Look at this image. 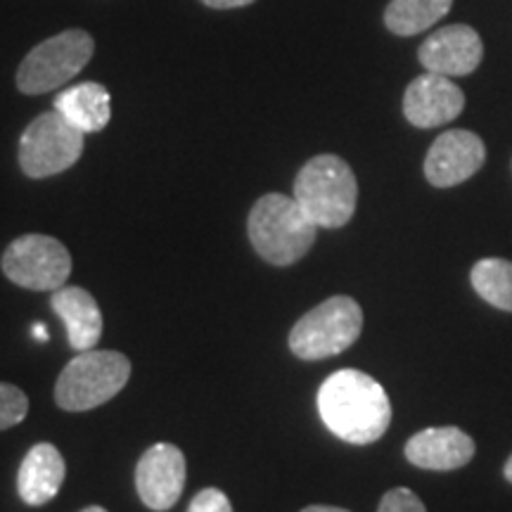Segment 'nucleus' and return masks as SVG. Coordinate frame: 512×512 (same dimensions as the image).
I'll return each instance as SVG.
<instances>
[{
  "mask_svg": "<svg viewBox=\"0 0 512 512\" xmlns=\"http://www.w3.org/2000/svg\"><path fill=\"white\" fill-rule=\"evenodd\" d=\"M325 427L347 444H373L389 430L392 401L384 387L361 370H337L318 389Z\"/></svg>",
  "mask_w": 512,
  "mask_h": 512,
  "instance_id": "1",
  "label": "nucleus"
},
{
  "mask_svg": "<svg viewBox=\"0 0 512 512\" xmlns=\"http://www.w3.org/2000/svg\"><path fill=\"white\" fill-rule=\"evenodd\" d=\"M247 235L261 259L285 268L311 252L318 226L304 214L294 197L268 192L249 211Z\"/></svg>",
  "mask_w": 512,
  "mask_h": 512,
  "instance_id": "2",
  "label": "nucleus"
},
{
  "mask_svg": "<svg viewBox=\"0 0 512 512\" xmlns=\"http://www.w3.org/2000/svg\"><path fill=\"white\" fill-rule=\"evenodd\" d=\"M292 197L318 228H342L356 211L358 183L342 157L318 155L299 169Z\"/></svg>",
  "mask_w": 512,
  "mask_h": 512,
  "instance_id": "3",
  "label": "nucleus"
},
{
  "mask_svg": "<svg viewBox=\"0 0 512 512\" xmlns=\"http://www.w3.org/2000/svg\"><path fill=\"white\" fill-rule=\"evenodd\" d=\"M131 377V361L119 351H81L57 377L55 403L62 411H91L114 399Z\"/></svg>",
  "mask_w": 512,
  "mask_h": 512,
  "instance_id": "4",
  "label": "nucleus"
},
{
  "mask_svg": "<svg viewBox=\"0 0 512 512\" xmlns=\"http://www.w3.org/2000/svg\"><path fill=\"white\" fill-rule=\"evenodd\" d=\"M361 330V306L356 299L337 294L297 320L290 332V349L302 361H323L354 347Z\"/></svg>",
  "mask_w": 512,
  "mask_h": 512,
  "instance_id": "5",
  "label": "nucleus"
},
{
  "mask_svg": "<svg viewBox=\"0 0 512 512\" xmlns=\"http://www.w3.org/2000/svg\"><path fill=\"white\" fill-rule=\"evenodd\" d=\"M95 41L88 31L67 29L31 48L17 69V88L24 95L57 91L93 60Z\"/></svg>",
  "mask_w": 512,
  "mask_h": 512,
  "instance_id": "6",
  "label": "nucleus"
},
{
  "mask_svg": "<svg viewBox=\"0 0 512 512\" xmlns=\"http://www.w3.org/2000/svg\"><path fill=\"white\" fill-rule=\"evenodd\" d=\"M86 133L57 110L43 112L19 138V169L29 178H50L72 169L83 155Z\"/></svg>",
  "mask_w": 512,
  "mask_h": 512,
  "instance_id": "7",
  "label": "nucleus"
},
{
  "mask_svg": "<svg viewBox=\"0 0 512 512\" xmlns=\"http://www.w3.org/2000/svg\"><path fill=\"white\" fill-rule=\"evenodd\" d=\"M0 266H3L5 278L24 290L55 292L67 285L72 275V256L60 240L29 233L10 242Z\"/></svg>",
  "mask_w": 512,
  "mask_h": 512,
  "instance_id": "8",
  "label": "nucleus"
},
{
  "mask_svg": "<svg viewBox=\"0 0 512 512\" xmlns=\"http://www.w3.org/2000/svg\"><path fill=\"white\" fill-rule=\"evenodd\" d=\"M484 162V140L472 131L453 128L432 143L425 157V178L434 188H453L475 176Z\"/></svg>",
  "mask_w": 512,
  "mask_h": 512,
  "instance_id": "9",
  "label": "nucleus"
},
{
  "mask_svg": "<svg viewBox=\"0 0 512 512\" xmlns=\"http://www.w3.org/2000/svg\"><path fill=\"white\" fill-rule=\"evenodd\" d=\"M140 501L155 512L171 510L185 489V456L174 444H155L143 453L136 467Z\"/></svg>",
  "mask_w": 512,
  "mask_h": 512,
  "instance_id": "10",
  "label": "nucleus"
},
{
  "mask_svg": "<svg viewBox=\"0 0 512 512\" xmlns=\"http://www.w3.org/2000/svg\"><path fill=\"white\" fill-rule=\"evenodd\" d=\"M484 57V43L467 24H451L425 38L418 50V60L427 72L439 76H467L479 67Z\"/></svg>",
  "mask_w": 512,
  "mask_h": 512,
  "instance_id": "11",
  "label": "nucleus"
},
{
  "mask_svg": "<svg viewBox=\"0 0 512 512\" xmlns=\"http://www.w3.org/2000/svg\"><path fill=\"white\" fill-rule=\"evenodd\" d=\"M465 93L448 76L422 74L403 93V114L418 128H437L460 117Z\"/></svg>",
  "mask_w": 512,
  "mask_h": 512,
  "instance_id": "12",
  "label": "nucleus"
},
{
  "mask_svg": "<svg viewBox=\"0 0 512 512\" xmlns=\"http://www.w3.org/2000/svg\"><path fill=\"white\" fill-rule=\"evenodd\" d=\"M475 456V441L458 427H427L408 439L406 458L420 470L451 472Z\"/></svg>",
  "mask_w": 512,
  "mask_h": 512,
  "instance_id": "13",
  "label": "nucleus"
},
{
  "mask_svg": "<svg viewBox=\"0 0 512 512\" xmlns=\"http://www.w3.org/2000/svg\"><path fill=\"white\" fill-rule=\"evenodd\" d=\"M50 306L67 328V339L76 351H91L102 337V313L95 297L76 285L53 292Z\"/></svg>",
  "mask_w": 512,
  "mask_h": 512,
  "instance_id": "14",
  "label": "nucleus"
},
{
  "mask_svg": "<svg viewBox=\"0 0 512 512\" xmlns=\"http://www.w3.org/2000/svg\"><path fill=\"white\" fill-rule=\"evenodd\" d=\"M64 475L62 453L53 444H36L17 472V491L27 505H46L60 494Z\"/></svg>",
  "mask_w": 512,
  "mask_h": 512,
  "instance_id": "15",
  "label": "nucleus"
},
{
  "mask_svg": "<svg viewBox=\"0 0 512 512\" xmlns=\"http://www.w3.org/2000/svg\"><path fill=\"white\" fill-rule=\"evenodd\" d=\"M112 95L102 83L86 81L67 88L55 98V107L83 133H100L112 119Z\"/></svg>",
  "mask_w": 512,
  "mask_h": 512,
  "instance_id": "16",
  "label": "nucleus"
},
{
  "mask_svg": "<svg viewBox=\"0 0 512 512\" xmlns=\"http://www.w3.org/2000/svg\"><path fill=\"white\" fill-rule=\"evenodd\" d=\"M451 8L453 0H389L384 27L394 36H415L434 27Z\"/></svg>",
  "mask_w": 512,
  "mask_h": 512,
  "instance_id": "17",
  "label": "nucleus"
},
{
  "mask_svg": "<svg viewBox=\"0 0 512 512\" xmlns=\"http://www.w3.org/2000/svg\"><path fill=\"white\" fill-rule=\"evenodd\" d=\"M470 283L486 304L512 313V261L494 256L477 261L470 271Z\"/></svg>",
  "mask_w": 512,
  "mask_h": 512,
  "instance_id": "18",
  "label": "nucleus"
},
{
  "mask_svg": "<svg viewBox=\"0 0 512 512\" xmlns=\"http://www.w3.org/2000/svg\"><path fill=\"white\" fill-rule=\"evenodd\" d=\"M29 399L15 384L0 382V432L10 430L27 418Z\"/></svg>",
  "mask_w": 512,
  "mask_h": 512,
  "instance_id": "19",
  "label": "nucleus"
},
{
  "mask_svg": "<svg viewBox=\"0 0 512 512\" xmlns=\"http://www.w3.org/2000/svg\"><path fill=\"white\" fill-rule=\"evenodd\" d=\"M377 512H427L425 503L413 494L411 489H392L382 496Z\"/></svg>",
  "mask_w": 512,
  "mask_h": 512,
  "instance_id": "20",
  "label": "nucleus"
},
{
  "mask_svg": "<svg viewBox=\"0 0 512 512\" xmlns=\"http://www.w3.org/2000/svg\"><path fill=\"white\" fill-rule=\"evenodd\" d=\"M188 512H233V505L221 489H202L190 501Z\"/></svg>",
  "mask_w": 512,
  "mask_h": 512,
  "instance_id": "21",
  "label": "nucleus"
},
{
  "mask_svg": "<svg viewBox=\"0 0 512 512\" xmlns=\"http://www.w3.org/2000/svg\"><path fill=\"white\" fill-rule=\"evenodd\" d=\"M202 5H207L211 10H235V8H247L254 0H200Z\"/></svg>",
  "mask_w": 512,
  "mask_h": 512,
  "instance_id": "22",
  "label": "nucleus"
},
{
  "mask_svg": "<svg viewBox=\"0 0 512 512\" xmlns=\"http://www.w3.org/2000/svg\"><path fill=\"white\" fill-rule=\"evenodd\" d=\"M302 512H351V510L337 508V505H309V508H304Z\"/></svg>",
  "mask_w": 512,
  "mask_h": 512,
  "instance_id": "23",
  "label": "nucleus"
},
{
  "mask_svg": "<svg viewBox=\"0 0 512 512\" xmlns=\"http://www.w3.org/2000/svg\"><path fill=\"white\" fill-rule=\"evenodd\" d=\"M31 332H34V337L38 339V342H48L50 339V332L46 330V325L43 323H36L34 328H31Z\"/></svg>",
  "mask_w": 512,
  "mask_h": 512,
  "instance_id": "24",
  "label": "nucleus"
},
{
  "mask_svg": "<svg viewBox=\"0 0 512 512\" xmlns=\"http://www.w3.org/2000/svg\"><path fill=\"white\" fill-rule=\"evenodd\" d=\"M503 475H505V479H508V482L512 484V456L508 458V463H505V467H503Z\"/></svg>",
  "mask_w": 512,
  "mask_h": 512,
  "instance_id": "25",
  "label": "nucleus"
},
{
  "mask_svg": "<svg viewBox=\"0 0 512 512\" xmlns=\"http://www.w3.org/2000/svg\"><path fill=\"white\" fill-rule=\"evenodd\" d=\"M81 512H107V510L100 508V505H88V508H83Z\"/></svg>",
  "mask_w": 512,
  "mask_h": 512,
  "instance_id": "26",
  "label": "nucleus"
}]
</instances>
